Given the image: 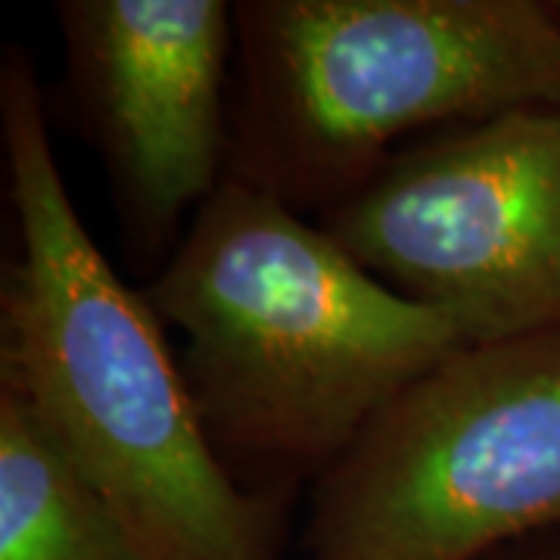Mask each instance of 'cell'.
I'll list each match as a JSON object with an SVG mask.
<instances>
[{
    "mask_svg": "<svg viewBox=\"0 0 560 560\" xmlns=\"http://www.w3.org/2000/svg\"><path fill=\"white\" fill-rule=\"evenodd\" d=\"M0 128L20 231L0 386L150 560H275V504L221 464L160 315L84 228L20 47L0 66Z\"/></svg>",
    "mask_w": 560,
    "mask_h": 560,
    "instance_id": "obj_1",
    "label": "cell"
},
{
    "mask_svg": "<svg viewBox=\"0 0 560 560\" xmlns=\"http://www.w3.org/2000/svg\"><path fill=\"white\" fill-rule=\"evenodd\" d=\"M143 296L184 337L206 436L253 495L320 480L408 383L467 346L452 320L237 175L197 209Z\"/></svg>",
    "mask_w": 560,
    "mask_h": 560,
    "instance_id": "obj_2",
    "label": "cell"
},
{
    "mask_svg": "<svg viewBox=\"0 0 560 560\" xmlns=\"http://www.w3.org/2000/svg\"><path fill=\"white\" fill-rule=\"evenodd\" d=\"M228 175L296 212L377 175L442 121L560 106V13L539 0H243Z\"/></svg>",
    "mask_w": 560,
    "mask_h": 560,
    "instance_id": "obj_3",
    "label": "cell"
},
{
    "mask_svg": "<svg viewBox=\"0 0 560 560\" xmlns=\"http://www.w3.org/2000/svg\"><path fill=\"white\" fill-rule=\"evenodd\" d=\"M315 489V560H482L560 526V327L455 349Z\"/></svg>",
    "mask_w": 560,
    "mask_h": 560,
    "instance_id": "obj_4",
    "label": "cell"
},
{
    "mask_svg": "<svg viewBox=\"0 0 560 560\" xmlns=\"http://www.w3.org/2000/svg\"><path fill=\"white\" fill-rule=\"evenodd\" d=\"M320 228L467 342L560 327V106L470 121L383 162Z\"/></svg>",
    "mask_w": 560,
    "mask_h": 560,
    "instance_id": "obj_5",
    "label": "cell"
},
{
    "mask_svg": "<svg viewBox=\"0 0 560 560\" xmlns=\"http://www.w3.org/2000/svg\"><path fill=\"white\" fill-rule=\"evenodd\" d=\"M57 16L128 234L147 249L175 243L184 219L190 224L228 175L224 79L237 44L234 7L66 0Z\"/></svg>",
    "mask_w": 560,
    "mask_h": 560,
    "instance_id": "obj_6",
    "label": "cell"
},
{
    "mask_svg": "<svg viewBox=\"0 0 560 560\" xmlns=\"http://www.w3.org/2000/svg\"><path fill=\"white\" fill-rule=\"evenodd\" d=\"M0 560H150L0 386Z\"/></svg>",
    "mask_w": 560,
    "mask_h": 560,
    "instance_id": "obj_7",
    "label": "cell"
},
{
    "mask_svg": "<svg viewBox=\"0 0 560 560\" xmlns=\"http://www.w3.org/2000/svg\"><path fill=\"white\" fill-rule=\"evenodd\" d=\"M555 7H558V13H560V3H555Z\"/></svg>",
    "mask_w": 560,
    "mask_h": 560,
    "instance_id": "obj_8",
    "label": "cell"
}]
</instances>
